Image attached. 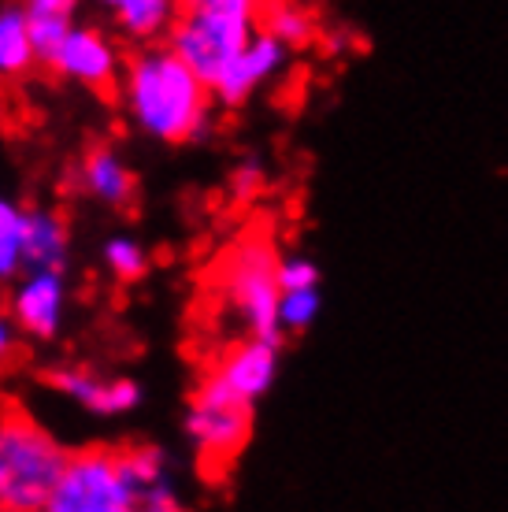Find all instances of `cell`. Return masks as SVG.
<instances>
[{
	"instance_id": "6da1fadb",
	"label": "cell",
	"mask_w": 508,
	"mask_h": 512,
	"mask_svg": "<svg viewBox=\"0 0 508 512\" xmlns=\"http://www.w3.org/2000/svg\"><path fill=\"white\" fill-rule=\"evenodd\" d=\"M119 93L130 123L149 138L182 145L208 134L212 90L171 45H145L134 52L123 67Z\"/></svg>"
},
{
	"instance_id": "7a4b0ae2",
	"label": "cell",
	"mask_w": 508,
	"mask_h": 512,
	"mask_svg": "<svg viewBox=\"0 0 508 512\" xmlns=\"http://www.w3.org/2000/svg\"><path fill=\"white\" fill-rule=\"evenodd\" d=\"M71 453L19 409H0V512H45Z\"/></svg>"
},
{
	"instance_id": "3957f363",
	"label": "cell",
	"mask_w": 508,
	"mask_h": 512,
	"mask_svg": "<svg viewBox=\"0 0 508 512\" xmlns=\"http://www.w3.org/2000/svg\"><path fill=\"white\" fill-rule=\"evenodd\" d=\"M267 0H208L201 8L178 12L167 45L201 75V82L212 90L219 75L238 52L253 41L260 30Z\"/></svg>"
},
{
	"instance_id": "277c9868",
	"label": "cell",
	"mask_w": 508,
	"mask_h": 512,
	"mask_svg": "<svg viewBox=\"0 0 508 512\" xmlns=\"http://www.w3.org/2000/svg\"><path fill=\"white\" fill-rule=\"evenodd\" d=\"M279 256L267 238H245L227 256L223 297L234 320L245 327V338H286L279 331Z\"/></svg>"
},
{
	"instance_id": "5b68a950",
	"label": "cell",
	"mask_w": 508,
	"mask_h": 512,
	"mask_svg": "<svg viewBox=\"0 0 508 512\" xmlns=\"http://www.w3.org/2000/svg\"><path fill=\"white\" fill-rule=\"evenodd\" d=\"M253 409L256 405L234 397L212 375L193 390L186 409V435L208 475H223L242 457V449L253 438Z\"/></svg>"
},
{
	"instance_id": "8992f818",
	"label": "cell",
	"mask_w": 508,
	"mask_h": 512,
	"mask_svg": "<svg viewBox=\"0 0 508 512\" xmlns=\"http://www.w3.org/2000/svg\"><path fill=\"white\" fill-rule=\"evenodd\" d=\"M45 512H138V490L127 475L123 449H75Z\"/></svg>"
},
{
	"instance_id": "52a82bcc",
	"label": "cell",
	"mask_w": 508,
	"mask_h": 512,
	"mask_svg": "<svg viewBox=\"0 0 508 512\" xmlns=\"http://www.w3.org/2000/svg\"><path fill=\"white\" fill-rule=\"evenodd\" d=\"M123 67L127 64L119 60V49L112 45V38L93 30V26H71L64 49L52 60V71L60 78L97 93L115 90L123 82Z\"/></svg>"
},
{
	"instance_id": "ba28073f",
	"label": "cell",
	"mask_w": 508,
	"mask_h": 512,
	"mask_svg": "<svg viewBox=\"0 0 508 512\" xmlns=\"http://www.w3.org/2000/svg\"><path fill=\"white\" fill-rule=\"evenodd\" d=\"M45 383L93 416H123V412H134L141 405V386L134 379H123V375H97L89 368L60 364L45 375Z\"/></svg>"
},
{
	"instance_id": "9c48e42d",
	"label": "cell",
	"mask_w": 508,
	"mask_h": 512,
	"mask_svg": "<svg viewBox=\"0 0 508 512\" xmlns=\"http://www.w3.org/2000/svg\"><path fill=\"white\" fill-rule=\"evenodd\" d=\"M282 360V338H242L234 349H227L212 368V379L223 383L234 397L256 405L275 386Z\"/></svg>"
},
{
	"instance_id": "30bf717a",
	"label": "cell",
	"mask_w": 508,
	"mask_h": 512,
	"mask_svg": "<svg viewBox=\"0 0 508 512\" xmlns=\"http://www.w3.org/2000/svg\"><path fill=\"white\" fill-rule=\"evenodd\" d=\"M286 60H290V49H286L279 38H271L267 30H256L253 41H249V45L227 64V71L219 75V82L212 86V97H216L219 104H227V108H238V104L249 101L264 82H271V78L279 75L282 67H286Z\"/></svg>"
},
{
	"instance_id": "8fae6325",
	"label": "cell",
	"mask_w": 508,
	"mask_h": 512,
	"mask_svg": "<svg viewBox=\"0 0 508 512\" xmlns=\"http://www.w3.org/2000/svg\"><path fill=\"white\" fill-rule=\"evenodd\" d=\"M64 271H23L12 290V320L30 338H56L64 323Z\"/></svg>"
},
{
	"instance_id": "7c38bea8",
	"label": "cell",
	"mask_w": 508,
	"mask_h": 512,
	"mask_svg": "<svg viewBox=\"0 0 508 512\" xmlns=\"http://www.w3.org/2000/svg\"><path fill=\"white\" fill-rule=\"evenodd\" d=\"M123 464L138 490V512H190L178 498L171 457L160 446H123Z\"/></svg>"
},
{
	"instance_id": "4fadbf2b",
	"label": "cell",
	"mask_w": 508,
	"mask_h": 512,
	"mask_svg": "<svg viewBox=\"0 0 508 512\" xmlns=\"http://www.w3.org/2000/svg\"><path fill=\"white\" fill-rule=\"evenodd\" d=\"M26 271H64L71 253V227L56 208H30L19 227Z\"/></svg>"
},
{
	"instance_id": "5bb4252c",
	"label": "cell",
	"mask_w": 508,
	"mask_h": 512,
	"mask_svg": "<svg viewBox=\"0 0 508 512\" xmlns=\"http://www.w3.org/2000/svg\"><path fill=\"white\" fill-rule=\"evenodd\" d=\"M78 179L82 190L89 197H97L108 208H130L134 205V193H138V179L123 156L108 149V145H93L78 167Z\"/></svg>"
},
{
	"instance_id": "9a60e30c",
	"label": "cell",
	"mask_w": 508,
	"mask_h": 512,
	"mask_svg": "<svg viewBox=\"0 0 508 512\" xmlns=\"http://www.w3.org/2000/svg\"><path fill=\"white\" fill-rule=\"evenodd\" d=\"M38 64V52L30 41V15L23 4H4L0 8V82L23 78Z\"/></svg>"
},
{
	"instance_id": "2e32d148",
	"label": "cell",
	"mask_w": 508,
	"mask_h": 512,
	"mask_svg": "<svg viewBox=\"0 0 508 512\" xmlns=\"http://www.w3.org/2000/svg\"><path fill=\"white\" fill-rule=\"evenodd\" d=\"M119 30L134 41H153L160 34H171L178 19V0H123L115 8Z\"/></svg>"
},
{
	"instance_id": "e0dca14e",
	"label": "cell",
	"mask_w": 508,
	"mask_h": 512,
	"mask_svg": "<svg viewBox=\"0 0 508 512\" xmlns=\"http://www.w3.org/2000/svg\"><path fill=\"white\" fill-rule=\"evenodd\" d=\"M260 30L279 38L286 49H305L308 41L316 38V19L297 0H267L264 15H260Z\"/></svg>"
},
{
	"instance_id": "ac0fdd59",
	"label": "cell",
	"mask_w": 508,
	"mask_h": 512,
	"mask_svg": "<svg viewBox=\"0 0 508 512\" xmlns=\"http://www.w3.org/2000/svg\"><path fill=\"white\" fill-rule=\"evenodd\" d=\"M323 312V294L319 286L308 290H282L279 297V331L282 334H305Z\"/></svg>"
},
{
	"instance_id": "d6986e66",
	"label": "cell",
	"mask_w": 508,
	"mask_h": 512,
	"mask_svg": "<svg viewBox=\"0 0 508 512\" xmlns=\"http://www.w3.org/2000/svg\"><path fill=\"white\" fill-rule=\"evenodd\" d=\"M104 268L119 282H138L149 271V256L134 238H108L104 242Z\"/></svg>"
},
{
	"instance_id": "ffe728a7",
	"label": "cell",
	"mask_w": 508,
	"mask_h": 512,
	"mask_svg": "<svg viewBox=\"0 0 508 512\" xmlns=\"http://www.w3.org/2000/svg\"><path fill=\"white\" fill-rule=\"evenodd\" d=\"M71 19H41V15H30V41H34V52H38V64L52 67L56 52L64 49L67 34H71Z\"/></svg>"
},
{
	"instance_id": "44dd1931",
	"label": "cell",
	"mask_w": 508,
	"mask_h": 512,
	"mask_svg": "<svg viewBox=\"0 0 508 512\" xmlns=\"http://www.w3.org/2000/svg\"><path fill=\"white\" fill-rule=\"evenodd\" d=\"M279 286L282 290H308V286H319V264L305 253H282Z\"/></svg>"
},
{
	"instance_id": "7402d4cb",
	"label": "cell",
	"mask_w": 508,
	"mask_h": 512,
	"mask_svg": "<svg viewBox=\"0 0 508 512\" xmlns=\"http://www.w3.org/2000/svg\"><path fill=\"white\" fill-rule=\"evenodd\" d=\"M26 271V256H23V242L19 234H8L0 238V282H19Z\"/></svg>"
},
{
	"instance_id": "603a6c76",
	"label": "cell",
	"mask_w": 508,
	"mask_h": 512,
	"mask_svg": "<svg viewBox=\"0 0 508 512\" xmlns=\"http://www.w3.org/2000/svg\"><path fill=\"white\" fill-rule=\"evenodd\" d=\"M82 0H23L26 15H41V19H75Z\"/></svg>"
},
{
	"instance_id": "cb8c5ba5",
	"label": "cell",
	"mask_w": 508,
	"mask_h": 512,
	"mask_svg": "<svg viewBox=\"0 0 508 512\" xmlns=\"http://www.w3.org/2000/svg\"><path fill=\"white\" fill-rule=\"evenodd\" d=\"M19 323L12 320V312H0V372L19 357Z\"/></svg>"
},
{
	"instance_id": "d4e9b609",
	"label": "cell",
	"mask_w": 508,
	"mask_h": 512,
	"mask_svg": "<svg viewBox=\"0 0 508 512\" xmlns=\"http://www.w3.org/2000/svg\"><path fill=\"white\" fill-rule=\"evenodd\" d=\"M260 182H264V175H260V164H256V160H249V164H242L238 171H234V193H238V197L256 193L260 190Z\"/></svg>"
},
{
	"instance_id": "484cf974",
	"label": "cell",
	"mask_w": 508,
	"mask_h": 512,
	"mask_svg": "<svg viewBox=\"0 0 508 512\" xmlns=\"http://www.w3.org/2000/svg\"><path fill=\"white\" fill-rule=\"evenodd\" d=\"M23 208L15 205L12 197H4L0 193V238H8V234H19V227H23Z\"/></svg>"
},
{
	"instance_id": "4316f807",
	"label": "cell",
	"mask_w": 508,
	"mask_h": 512,
	"mask_svg": "<svg viewBox=\"0 0 508 512\" xmlns=\"http://www.w3.org/2000/svg\"><path fill=\"white\" fill-rule=\"evenodd\" d=\"M208 0H178V12H190V8H201Z\"/></svg>"
},
{
	"instance_id": "83f0119b",
	"label": "cell",
	"mask_w": 508,
	"mask_h": 512,
	"mask_svg": "<svg viewBox=\"0 0 508 512\" xmlns=\"http://www.w3.org/2000/svg\"><path fill=\"white\" fill-rule=\"evenodd\" d=\"M97 4H104V8H112V12H115V8L123 4V0H97Z\"/></svg>"
}]
</instances>
